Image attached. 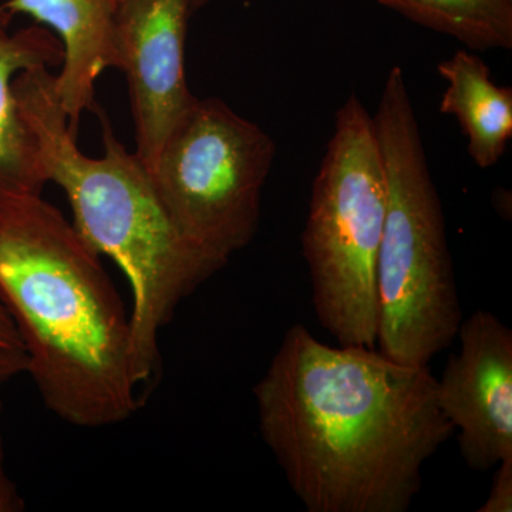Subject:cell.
<instances>
[{
	"label": "cell",
	"mask_w": 512,
	"mask_h": 512,
	"mask_svg": "<svg viewBox=\"0 0 512 512\" xmlns=\"http://www.w3.org/2000/svg\"><path fill=\"white\" fill-rule=\"evenodd\" d=\"M13 16L25 15L52 30L63 47L55 76L57 99L77 134L86 111L96 109V83L107 69H119L116 0H8Z\"/></svg>",
	"instance_id": "cell-9"
},
{
	"label": "cell",
	"mask_w": 512,
	"mask_h": 512,
	"mask_svg": "<svg viewBox=\"0 0 512 512\" xmlns=\"http://www.w3.org/2000/svg\"><path fill=\"white\" fill-rule=\"evenodd\" d=\"M3 413H5V404L0 400V512H20L25 511L26 504L18 487L6 471Z\"/></svg>",
	"instance_id": "cell-15"
},
{
	"label": "cell",
	"mask_w": 512,
	"mask_h": 512,
	"mask_svg": "<svg viewBox=\"0 0 512 512\" xmlns=\"http://www.w3.org/2000/svg\"><path fill=\"white\" fill-rule=\"evenodd\" d=\"M208 2H211V0H192V10L195 12V10L207 5Z\"/></svg>",
	"instance_id": "cell-16"
},
{
	"label": "cell",
	"mask_w": 512,
	"mask_h": 512,
	"mask_svg": "<svg viewBox=\"0 0 512 512\" xmlns=\"http://www.w3.org/2000/svg\"><path fill=\"white\" fill-rule=\"evenodd\" d=\"M15 16L0 5V208L19 198L42 195L47 180L35 134L26 123L13 82L35 67L62 64L63 47L42 25L12 30Z\"/></svg>",
	"instance_id": "cell-10"
},
{
	"label": "cell",
	"mask_w": 512,
	"mask_h": 512,
	"mask_svg": "<svg viewBox=\"0 0 512 512\" xmlns=\"http://www.w3.org/2000/svg\"><path fill=\"white\" fill-rule=\"evenodd\" d=\"M262 440L309 512H406L453 427L430 367L286 330L254 387Z\"/></svg>",
	"instance_id": "cell-1"
},
{
	"label": "cell",
	"mask_w": 512,
	"mask_h": 512,
	"mask_svg": "<svg viewBox=\"0 0 512 512\" xmlns=\"http://www.w3.org/2000/svg\"><path fill=\"white\" fill-rule=\"evenodd\" d=\"M0 301L57 419L104 429L137 412L130 311L100 255L42 195L0 208Z\"/></svg>",
	"instance_id": "cell-2"
},
{
	"label": "cell",
	"mask_w": 512,
	"mask_h": 512,
	"mask_svg": "<svg viewBox=\"0 0 512 512\" xmlns=\"http://www.w3.org/2000/svg\"><path fill=\"white\" fill-rule=\"evenodd\" d=\"M192 0H119L116 45L136 126V154L151 170L165 138L195 100L185 77Z\"/></svg>",
	"instance_id": "cell-8"
},
{
	"label": "cell",
	"mask_w": 512,
	"mask_h": 512,
	"mask_svg": "<svg viewBox=\"0 0 512 512\" xmlns=\"http://www.w3.org/2000/svg\"><path fill=\"white\" fill-rule=\"evenodd\" d=\"M49 69L19 73L13 92L35 134L46 180L62 188L72 207L73 227L130 284L133 373L138 387L147 386L160 369L161 332L180 303L227 262L181 234L146 164L117 140L104 114L103 156L80 151Z\"/></svg>",
	"instance_id": "cell-3"
},
{
	"label": "cell",
	"mask_w": 512,
	"mask_h": 512,
	"mask_svg": "<svg viewBox=\"0 0 512 512\" xmlns=\"http://www.w3.org/2000/svg\"><path fill=\"white\" fill-rule=\"evenodd\" d=\"M28 370V353L12 316L0 301V387Z\"/></svg>",
	"instance_id": "cell-13"
},
{
	"label": "cell",
	"mask_w": 512,
	"mask_h": 512,
	"mask_svg": "<svg viewBox=\"0 0 512 512\" xmlns=\"http://www.w3.org/2000/svg\"><path fill=\"white\" fill-rule=\"evenodd\" d=\"M470 50L512 49V0H376Z\"/></svg>",
	"instance_id": "cell-12"
},
{
	"label": "cell",
	"mask_w": 512,
	"mask_h": 512,
	"mask_svg": "<svg viewBox=\"0 0 512 512\" xmlns=\"http://www.w3.org/2000/svg\"><path fill=\"white\" fill-rule=\"evenodd\" d=\"M116 2H119V0H116Z\"/></svg>",
	"instance_id": "cell-17"
},
{
	"label": "cell",
	"mask_w": 512,
	"mask_h": 512,
	"mask_svg": "<svg viewBox=\"0 0 512 512\" xmlns=\"http://www.w3.org/2000/svg\"><path fill=\"white\" fill-rule=\"evenodd\" d=\"M276 156L272 137L221 99L192 101L150 174L188 241L227 262L251 244Z\"/></svg>",
	"instance_id": "cell-6"
},
{
	"label": "cell",
	"mask_w": 512,
	"mask_h": 512,
	"mask_svg": "<svg viewBox=\"0 0 512 512\" xmlns=\"http://www.w3.org/2000/svg\"><path fill=\"white\" fill-rule=\"evenodd\" d=\"M373 120L387 183L376 348L404 365L427 367L456 340L463 312L443 207L402 67L387 74Z\"/></svg>",
	"instance_id": "cell-4"
},
{
	"label": "cell",
	"mask_w": 512,
	"mask_h": 512,
	"mask_svg": "<svg viewBox=\"0 0 512 512\" xmlns=\"http://www.w3.org/2000/svg\"><path fill=\"white\" fill-rule=\"evenodd\" d=\"M437 72L446 82L441 113L460 124L474 164L494 167L512 138L511 87L498 86L487 63L467 47L443 60Z\"/></svg>",
	"instance_id": "cell-11"
},
{
	"label": "cell",
	"mask_w": 512,
	"mask_h": 512,
	"mask_svg": "<svg viewBox=\"0 0 512 512\" xmlns=\"http://www.w3.org/2000/svg\"><path fill=\"white\" fill-rule=\"evenodd\" d=\"M458 350L436 379L440 412L471 470L512 457V332L488 311L461 320Z\"/></svg>",
	"instance_id": "cell-7"
},
{
	"label": "cell",
	"mask_w": 512,
	"mask_h": 512,
	"mask_svg": "<svg viewBox=\"0 0 512 512\" xmlns=\"http://www.w3.org/2000/svg\"><path fill=\"white\" fill-rule=\"evenodd\" d=\"M493 485L478 512L512 511V457L494 468Z\"/></svg>",
	"instance_id": "cell-14"
},
{
	"label": "cell",
	"mask_w": 512,
	"mask_h": 512,
	"mask_svg": "<svg viewBox=\"0 0 512 512\" xmlns=\"http://www.w3.org/2000/svg\"><path fill=\"white\" fill-rule=\"evenodd\" d=\"M387 183L375 120L350 96L312 185L302 251L320 326L338 345L376 348L377 258Z\"/></svg>",
	"instance_id": "cell-5"
}]
</instances>
